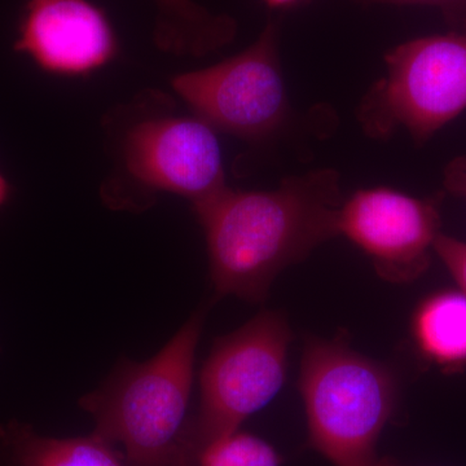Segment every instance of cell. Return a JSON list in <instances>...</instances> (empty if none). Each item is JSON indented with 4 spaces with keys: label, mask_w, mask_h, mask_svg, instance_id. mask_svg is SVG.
<instances>
[{
    "label": "cell",
    "mask_w": 466,
    "mask_h": 466,
    "mask_svg": "<svg viewBox=\"0 0 466 466\" xmlns=\"http://www.w3.org/2000/svg\"><path fill=\"white\" fill-rule=\"evenodd\" d=\"M341 175L317 168L281 180L271 191L227 186L192 205L207 241L214 300L265 302L279 275L339 236Z\"/></svg>",
    "instance_id": "cell-1"
},
{
    "label": "cell",
    "mask_w": 466,
    "mask_h": 466,
    "mask_svg": "<svg viewBox=\"0 0 466 466\" xmlns=\"http://www.w3.org/2000/svg\"><path fill=\"white\" fill-rule=\"evenodd\" d=\"M112 173L101 198L112 208L146 210L159 193L207 201L227 187L216 128L195 115L177 113L174 101L146 91L104 119Z\"/></svg>",
    "instance_id": "cell-2"
},
{
    "label": "cell",
    "mask_w": 466,
    "mask_h": 466,
    "mask_svg": "<svg viewBox=\"0 0 466 466\" xmlns=\"http://www.w3.org/2000/svg\"><path fill=\"white\" fill-rule=\"evenodd\" d=\"M210 306H201L155 357L122 358L79 400L94 433L124 447L127 466H198L188 444L195 358Z\"/></svg>",
    "instance_id": "cell-3"
},
{
    "label": "cell",
    "mask_w": 466,
    "mask_h": 466,
    "mask_svg": "<svg viewBox=\"0 0 466 466\" xmlns=\"http://www.w3.org/2000/svg\"><path fill=\"white\" fill-rule=\"evenodd\" d=\"M299 389L309 447L333 466H380L379 441L400 400L390 367L333 339L309 337Z\"/></svg>",
    "instance_id": "cell-4"
},
{
    "label": "cell",
    "mask_w": 466,
    "mask_h": 466,
    "mask_svg": "<svg viewBox=\"0 0 466 466\" xmlns=\"http://www.w3.org/2000/svg\"><path fill=\"white\" fill-rule=\"evenodd\" d=\"M388 75L359 104L367 137L388 140L404 128L424 144L466 110V33L410 39L385 55Z\"/></svg>",
    "instance_id": "cell-5"
},
{
    "label": "cell",
    "mask_w": 466,
    "mask_h": 466,
    "mask_svg": "<svg viewBox=\"0 0 466 466\" xmlns=\"http://www.w3.org/2000/svg\"><path fill=\"white\" fill-rule=\"evenodd\" d=\"M293 332L284 314L259 312L219 337L200 370V403L191 417L188 444L198 461L211 441L240 431L275 400L287 377Z\"/></svg>",
    "instance_id": "cell-6"
},
{
    "label": "cell",
    "mask_w": 466,
    "mask_h": 466,
    "mask_svg": "<svg viewBox=\"0 0 466 466\" xmlns=\"http://www.w3.org/2000/svg\"><path fill=\"white\" fill-rule=\"evenodd\" d=\"M281 18L269 17L256 42L233 56L171 78L175 94L216 130L262 143L283 130L290 115L281 69Z\"/></svg>",
    "instance_id": "cell-7"
},
{
    "label": "cell",
    "mask_w": 466,
    "mask_h": 466,
    "mask_svg": "<svg viewBox=\"0 0 466 466\" xmlns=\"http://www.w3.org/2000/svg\"><path fill=\"white\" fill-rule=\"evenodd\" d=\"M441 200L443 195L415 198L389 187L359 189L343 201L339 233L366 254L382 280L413 283L431 267Z\"/></svg>",
    "instance_id": "cell-8"
},
{
    "label": "cell",
    "mask_w": 466,
    "mask_h": 466,
    "mask_svg": "<svg viewBox=\"0 0 466 466\" xmlns=\"http://www.w3.org/2000/svg\"><path fill=\"white\" fill-rule=\"evenodd\" d=\"M14 48L48 75L84 76L109 66L119 41L92 0H26Z\"/></svg>",
    "instance_id": "cell-9"
},
{
    "label": "cell",
    "mask_w": 466,
    "mask_h": 466,
    "mask_svg": "<svg viewBox=\"0 0 466 466\" xmlns=\"http://www.w3.org/2000/svg\"><path fill=\"white\" fill-rule=\"evenodd\" d=\"M417 357L443 373L466 370V293L460 288L431 291L410 320Z\"/></svg>",
    "instance_id": "cell-10"
},
{
    "label": "cell",
    "mask_w": 466,
    "mask_h": 466,
    "mask_svg": "<svg viewBox=\"0 0 466 466\" xmlns=\"http://www.w3.org/2000/svg\"><path fill=\"white\" fill-rule=\"evenodd\" d=\"M0 466H127L124 453L95 434L54 438L26 422L0 425Z\"/></svg>",
    "instance_id": "cell-11"
},
{
    "label": "cell",
    "mask_w": 466,
    "mask_h": 466,
    "mask_svg": "<svg viewBox=\"0 0 466 466\" xmlns=\"http://www.w3.org/2000/svg\"><path fill=\"white\" fill-rule=\"evenodd\" d=\"M155 5L153 42L175 56L204 57L231 45L238 21L214 14L195 0H152Z\"/></svg>",
    "instance_id": "cell-12"
},
{
    "label": "cell",
    "mask_w": 466,
    "mask_h": 466,
    "mask_svg": "<svg viewBox=\"0 0 466 466\" xmlns=\"http://www.w3.org/2000/svg\"><path fill=\"white\" fill-rule=\"evenodd\" d=\"M283 456L258 435L236 431L208 443L198 466H281Z\"/></svg>",
    "instance_id": "cell-13"
},
{
    "label": "cell",
    "mask_w": 466,
    "mask_h": 466,
    "mask_svg": "<svg viewBox=\"0 0 466 466\" xmlns=\"http://www.w3.org/2000/svg\"><path fill=\"white\" fill-rule=\"evenodd\" d=\"M434 253L452 276L458 288L466 293V242L441 233L435 240Z\"/></svg>",
    "instance_id": "cell-14"
},
{
    "label": "cell",
    "mask_w": 466,
    "mask_h": 466,
    "mask_svg": "<svg viewBox=\"0 0 466 466\" xmlns=\"http://www.w3.org/2000/svg\"><path fill=\"white\" fill-rule=\"evenodd\" d=\"M361 5H426L440 9L441 16L455 27L456 32L466 33V0H355Z\"/></svg>",
    "instance_id": "cell-15"
},
{
    "label": "cell",
    "mask_w": 466,
    "mask_h": 466,
    "mask_svg": "<svg viewBox=\"0 0 466 466\" xmlns=\"http://www.w3.org/2000/svg\"><path fill=\"white\" fill-rule=\"evenodd\" d=\"M444 189L466 201V156L453 158L444 168Z\"/></svg>",
    "instance_id": "cell-16"
},
{
    "label": "cell",
    "mask_w": 466,
    "mask_h": 466,
    "mask_svg": "<svg viewBox=\"0 0 466 466\" xmlns=\"http://www.w3.org/2000/svg\"><path fill=\"white\" fill-rule=\"evenodd\" d=\"M263 2L271 11H287L299 5L302 0H263Z\"/></svg>",
    "instance_id": "cell-17"
},
{
    "label": "cell",
    "mask_w": 466,
    "mask_h": 466,
    "mask_svg": "<svg viewBox=\"0 0 466 466\" xmlns=\"http://www.w3.org/2000/svg\"><path fill=\"white\" fill-rule=\"evenodd\" d=\"M9 196H11V186L5 175L0 173V208L8 201Z\"/></svg>",
    "instance_id": "cell-18"
},
{
    "label": "cell",
    "mask_w": 466,
    "mask_h": 466,
    "mask_svg": "<svg viewBox=\"0 0 466 466\" xmlns=\"http://www.w3.org/2000/svg\"><path fill=\"white\" fill-rule=\"evenodd\" d=\"M380 466H400V465H398L397 462H395L394 460H392V459L382 458L381 465H380Z\"/></svg>",
    "instance_id": "cell-19"
}]
</instances>
